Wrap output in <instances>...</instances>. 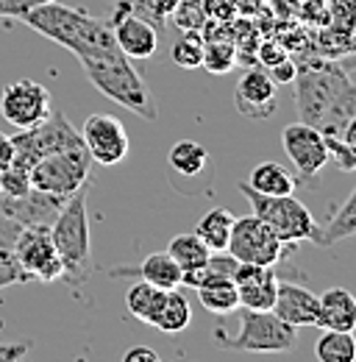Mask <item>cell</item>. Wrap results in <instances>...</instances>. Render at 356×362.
Listing matches in <instances>:
<instances>
[{
    "mask_svg": "<svg viewBox=\"0 0 356 362\" xmlns=\"http://www.w3.org/2000/svg\"><path fill=\"white\" fill-rule=\"evenodd\" d=\"M287 245L290 243H281L265 221H259L256 215H248V218H234V226H231V237H228L225 251L237 262H251V265H267V268H273L284 257Z\"/></svg>",
    "mask_w": 356,
    "mask_h": 362,
    "instance_id": "9c48e42d",
    "label": "cell"
},
{
    "mask_svg": "<svg viewBox=\"0 0 356 362\" xmlns=\"http://www.w3.org/2000/svg\"><path fill=\"white\" fill-rule=\"evenodd\" d=\"M239 192L248 198L254 215L259 221H265L281 243H304V240L314 243L317 221L295 195H262V192L251 189L245 181L239 184Z\"/></svg>",
    "mask_w": 356,
    "mask_h": 362,
    "instance_id": "5b68a950",
    "label": "cell"
},
{
    "mask_svg": "<svg viewBox=\"0 0 356 362\" xmlns=\"http://www.w3.org/2000/svg\"><path fill=\"white\" fill-rule=\"evenodd\" d=\"M206 17L209 20H231L237 14V3L234 0H203Z\"/></svg>",
    "mask_w": 356,
    "mask_h": 362,
    "instance_id": "d590c367",
    "label": "cell"
},
{
    "mask_svg": "<svg viewBox=\"0 0 356 362\" xmlns=\"http://www.w3.org/2000/svg\"><path fill=\"white\" fill-rule=\"evenodd\" d=\"M231 226H234V215H231V209L215 206V209H209V212L198 221L195 234L201 237V243H203L209 251H225L228 237H231Z\"/></svg>",
    "mask_w": 356,
    "mask_h": 362,
    "instance_id": "cb8c5ba5",
    "label": "cell"
},
{
    "mask_svg": "<svg viewBox=\"0 0 356 362\" xmlns=\"http://www.w3.org/2000/svg\"><path fill=\"white\" fill-rule=\"evenodd\" d=\"M320 298V323L317 329L334 332H354L356 329V298L345 287H328Z\"/></svg>",
    "mask_w": 356,
    "mask_h": 362,
    "instance_id": "ac0fdd59",
    "label": "cell"
},
{
    "mask_svg": "<svg viewBox=\"0 0 356 362\" xmlns=\"http://www.w3.org/2000/svg\"><path fill=\"white\" fill-rule=\"evenodd\" d=\"M267 76L273 78L275 87H278V84H290V81L295 78V64H292L290 59H281V62H275L273 67H267Z\"/></svg>",
    "mask_w": 356,
    "mask_h": 362,
    "instance_id": "8d00e7d4",
    "label": "cell"
},
{
    "mask_svg": "<svg viewBox=\"0 0 356 362\" xmlns=\"http://www.w3.org/2000/svg\"><path fill=\"white\" fill-rule=\"evenodd\" d=\"M295 106L301 123L323 136L356 145V90L340 64L309 62L295 67Z\"/></svg>",
    "mask_w": 356,
    "mask_h": 362,
    "instance_id": "6da1fadb",
    "label": "cell"
},
{
    "mask_svg": "<svg viewBox=\"0 0 356 362\" xmlns=\"http://www.w3.org/2000/svg\"><path fill=\"white\" fill-rule=\"evenodd\" d=\"M189 320H192V307H189L186 296H181L178 287L176 290H167L165 304H162L159 315L153 320V326L159 332H165V334H178V332H184L189 326Z\"/></svg>",
    "mask_w": 356,
    "mask_h": 362,
    "instance_id": "484cf974",
    "label": "cell"
},
{
    "mask_svg": "<svg viewBox=\"0 0 356 362\" xmlns=\"http://www.w3.org/2000/svg\"><path fill=\"white\" fill-rule=\"evenodd\" d=\"M234 64H237V47H234V42H222V40H206L203 42V62H201V67H206L212 76H225Z\"/></svg>",
    "mask_w": 356,
    "mask_h": 362,
    "instance_id": "4dcf8cb0",
    "label": "cell"
},
{
    "mask_svg": "<svg viewBox=\"0 0 356 362\" xmlns=\"http://www.w3.org/2000/svg\"><path fill=\"white\" fill-rule=\"evenodd\" d=\"M356 234V189L348 192V198L331 212L328 223L326 226H317V237H314V245L320 248H328L340 240H348Z\"/></svg>",
    "mask_w": 356,
    "mask_h": 362,
    "instance_id": "ffe728a7",
    "label": "cell"
},
{
    "mask_svg": "<svg viewBox=\"0 0 356 362\" xmlns=\"http://www.w3.org/2000/svg\"><path fill=\"white\" fill-rule=\"evenodd\" d=\"M42 3H50V0H0V17L3 20H17V17H23L25 11H31Z\"/></svg>",
    "mask_w": 356,
    "mask_h": 362,
    "instance_id": "e575fe53",
    "label": "cell"
},
{
    "mask_svg": "<svg viewBox=\"0 0 356 362\" xmlns=\"http://www.w3.org/2000/svg\"><path fill=\"white\" fill-rule=\"evenodd\" d=\"M87 195L89 184L76 189L50 223L53 245L61 257V279L73 287H81L92 276V240H89L87 221Z\"/></svg>",
    "mask_w": 356,
    "mask_h": 362,
    "instance_id": "277c9868",
    "label": "cell"
},
{
    "mask_svg": "<svg viewBox=\"0 0 356 362\" xmlns=\"http://www.w3.org/2000/svg\"><path fill=\"white\" fill-rule=\"evenodd\" d=\"M134 273L139 279L150 281L153 287H162V290H176V287H181V268H178L176 259L167 251L148 254L142 259V265H136V268H112L109 276L123 279V276H134Z\"/></svg>",
    "mask_w": 356,
    "mask_h": 362,
    "instance_id": "d6986e66",
    "label": "cell"
},
{
    "mask_svg": "<svg viewBox=\"0 0 356 362\" xmlns=\"http://www.w3.org/2000/svg\"><path fill=\"white\" fill-rule=\"evenodd\" d=\"M234 287H237V298H239L242 310H273L275 290H278V276L267 265L237 262Z\"/></svg>",
    "mask_w": 356,
    "mask_h": 362,
    "instance_id": "2e32d148",
    "label": "cell"
},
{
    "mask_svg": "<svg viewBox=\"0 0 356 362\" xmlns=\"http://www.w3.org/2000/svg\"><path fill=\"white\" fill-rule=\"evenodd\" d=\"M170 20L181 31H203L209 17H206V8H203V0H178Z\"/></svg>",
    "mask_w": 356,
    "mask_h": 362,
    "instance_id": "1f68e13d",
    "label": "cell"
},
{
    "mask_svg": "<svg viewBox=\"0 0 356 362\" xmlns=\"http://www.w3.org/2000/svg\"><path fill=\"white\" fill-rule=\"evenodd\" d=\"M326 139V148L328 153H334V162L343 173H351L356 168V145L351 142H343V139H331V136H323Z\"/></svg>",
    "mask_w": 356,
    "mask_h": 362,
    "instance_id": "d6a6232c",
    "label": "cell"
},
{
    "mask_svg": "<svg viewBox=\"0 0 356 362\" xmlns=\"http://www.w3.org/2000/svg\"><path fill=\"white\" fill-rule=\"evenodd\" d=\"M0 115L14 129H31L50 115V90L31 78L11 81L0 92Z\"/></svg>",
    "mask_w": 356,
    "mask_h": 362,
    "instance_id": "8fae6325",
    "label": "cell"
},
{
    "mask_svg": "<svg viewBox=\"0 0 356 362\" xmlns=\"http://www.w3.org/2000/svg\"><path fill=\"white\" fill-rule=\"evenodd\" d=\"M167 165L181 179H198L209 168V151L195 139H178L167 153Z\"/></svg>",
    "mask_w": 356,
    "mask_h": 362,
    "instance_id": "44dd1931",
    "label": "cell"
},
{
    "mask_svg": "<svg viewBox=\"0 0 356 362\" xmlns=\"http://www.w3.org/2000/svg\"><path fill=\"white\" fill-rule=\"evenodd\" d=\"M195 290H198V301L212 315H231L234 310H239L237 287H234L231 279H215V281H206V284H201Z\"/></svg>",
    "mask_w": 356,
    "mask_h": 362,
    "instance_id": "d4e9b609",
    "label": "cell"
},
{
    "mask_svg": "<svg viewBox=\"0 0 356 362\" xmlns=\"http://www.w3.org/2000/svg\"><path fill=\"white\" fill-rule=\"evenodd\" d=\"M14 162V142L8 134H0V170Z\"/></svg>",
    "mask_w": 356,
    "mask_h": 362,
    "instance_id": "ab89813d",
    "label": "cell"
},
{
    "mask_svg": "<svg viewBox=\"0 0 356 362\" xmlns=\"http://www.w3.org/2000/svg\"><path fill=\"white\" fill-rule=\"evenodd\" d=\"M20 281H28V279L20 271L11 248H0V290L8 287V284H20Z\"/></svg>",
    "mask_w": 356,
    "mask_h": 362,
    "instance_id": "836d02e7",
    "label": "cell"
},
{
    "mask_svg": "<svg viewBox=\"0 0 356 362\" xmlns=\"http://www.w3.org/2000/svg\"><path fill=\"white\" fill-rule=\"evenodd\" d=\"M28 349H31V343H11V346H0V360H20Z\"/></svg>",
    "mask_w": 356,
    "mask_h": 362,
    "instance_id": "60d3db41",
    "label": "cell"
},
{
    "mask_svg": "<svg viewBox=\"0 0 356 362\" xmlns=\"http://www.w3.org/2000/svg\"><path fill=\"white\" fill-rule=\"evenodd\" d=\"M89 165H92V156H89L87 145L56 151V153L42 156L40 162H34V168L28 170V181L34 189H40L44 195L70 198L76 189H81L84 184L92 181Z\"/></svg>",
    "mask_w": 356,
    "mask_h": 362,
    "instance_id": "52a82bcc",
    "label": "cell"
},
{
    "mask_svg": "<svg viewBox=\"0 0 356 362\" xmlns=\"http://www.w3.org/2000/svg\"><path fill=\"white\" fill-rule=\"evenodd\" d=\"M281 59H287V53H284V47L275 45V42H265V45L259 47V62L267 67H273L275 62H281Z\"/></svg>",
    "mask_w": 356,
    "mask_h": 362,
    "instance_id": "74e56055",
    "label": "cell"
},
{
    "mask_svg": "<svg viewBox=\"0 0 356 362\" xmlns=\"http://www.w3.org/2000/svg\"><path fill=\"white\" fill-rule=\"evenodd\" d=\"M17 23L28 25L31 31L42 34L44 40H50L56 45L67 47L76 59L87 56L92 50L114 45L109 20L92 17L87 11L64 6L59 0H50V3H42V6L25 11L23 17H17Z\"/></svg>",
    "mask_w": 356,
    "mask_h": 362,
    "instance_id": "3957f363",
    "label": "cell"
},
{
    "mask_svg": "<svg viewBox=\"0 0 356 362\" xmlns=\"http://www.w3.org/2000/svg\"><path fill=\"white\" fill-rule=\"evenodd\" d=\"M167 254L176 259V265L181 268V273H186V271L203 268L212 251H209V248L201 243V237L192 231V234H178V237H173L170 245H167Z\"/></svg>",
    "mask_w": 356,
    "mask_h": 362,
    "instance_id": "4316f807",
    "label": "cell"
},
{
    "mask_svg": "<svg viewBox=\"0 0 356 362\" xmlns=\"http://www.w3.org/2000/svg\"><path fill=\"white\" fill-rule=\"evenodd\" d=\"M11 142H14V162L11 165H17L23 170H31L34 162H40L47 153L84 145L81 132H76L73 123L61 112H50L42 123H37L31 129H17Z\"/></svg>",
    "mask_w": 356,
    "mask_h": 362,
    "instance_id": "ba28073f",
    "label": "cell"
},
{
    "mask_svg": "<svg viewBox=\"0 0 356 362\" xmlns=\"http://www.w3.org/2000/svg\"><path fill=\"white\" fill-rule=\"evenodd\" d=\"M273 313L281 320H287L290 326H295V329L317 326L320 323V298H317V293H312L309 287H304V284L278 281Z\"/></svg>",
    "mask_w": 356,
    "mask_h": 362,
    "instance_id": "e0dca14e",
    "label": "cell"
},
{
    "mask_svg": "<svg viewBox=\"0 0 356 362\" xmlns=\"http://www.w3.org/2000/svg\"><path fill=\"white\" fill-rule=\"evenodd\" d=\"M165 296H167V290L153 287L150 281L142 279V281H136L131 290L126 293V307H129V313H131L136 320L153 326V320H156L162 304H165Z\"/></svg>",
    "mask_w": 356,
    "mask_h": 362,
    "instance_id": "603a6c76",
    "label": "cell"
},
{
    "mask_svg": "<svg viewBox=\"0 0 356 362\" xmlns=\"http://www.w3.org/2000/svg\"><path fill=\"white\" fill-rule=\"evenodd\" d=\"M109 25H112L117 47L129 59H150V56H156L162 37H159V31L148 20H142V17H136L131 11L114 6L112 17H109Z\"/></svg>",
    "mask_w": 356,
    "mask_h": 362,
    "instance_id": "9a60e30c",
    "label": "cell"
},
{
    "mask_svg": "<svg viewBox=\"0 0 356 362\" xmlns=\"http://www.w3.org/2000/svg\"><path fill=\"white\" fill-rule=\"evenodd\" d=\"M234 106L248 120H270L278 109V90L265 67H251L234 87Z\"/></svg>",
    "mask_w": 356,
    "mask_h": 362,
    "instance_id": "5bb4252c",
    "label": "cell"
},
{
    "mask_svg": "<svg viewBox=\"0 0 356 362\" xmlns=\"http://www.w3.org/2000/svg\"><path fill=\"white\" fill-rule=\"evenodd\" d=\"M203 42L206 37L201 31H181V37L170 47V59L181 70H198L203 62Z\"/></svg>",
    "mask_w": 356,
    "mask_h": 362,
    "instance_id": "f546056e",
    "label": "cell"
},
{
    "mask_svg": "<svg viewBox=\"0 0 356 362\" xmlns=\"http://www.w3.org/2000/svg\"><path fill=\"white\" fill-rule=\"evenodd\" d=\"M295 184H298L295 176L278 162H262L248 176V187L262 195H292Z\"/></svg>",
    "mask_w": 356,
    "mask_h": 362,
    "instance_id": "7402d4cb",
    "label": "cell"
},
{
    "mask_svg": "<svg viewBox=\"0 0 356 362\" xmlns=\"http://www.w3.org/2000/svg\"><path fill=\"white\" fill-rule=\"evenodd\" d=\"M123 362H159V354L148 346H134L123 354Z\"/></svg>",
    "mask_w": 356,
    "mask_h": 362,
    "instance_id": "f35d334b",
    "label": "cell"
},
{
    "mask_svg": "<svg viewBox=\"0 0 356 362\" xmlns=\"http://www.w3.org/2000/svg\"><path fill=\"white\" fill-rule=\"evenodd\" d=\"M11 254L20 265V271L25 273L28 281H56L61 279V257L53 245L50 226L34 223V226H23L17 234Z\"/></svg>",
    "mask_w": 356,
    "mask_h": 362,
    "instance_id": "30bf717a",
    "label": "cell"
},
{
    "mask_svg": "<svg viewBox=\"0 0 356 362\" xmlns=\"http://www.w3.org/2000/svg\"><path fill=\"white\" fill-rule=\"evenodd\" d=\"M220 346L248 354H287L298 349V329L281 320L273 310H242L239 334H220Z\"/></svg>",
    "mask_w": 356,
    "mask_h": 362,
    "instance_id": "8992f818",
    "label": "cell"
},
{
    "mask_svg": "<svg viewBox=\"0 0 356 362\" xmlns=\"http://www.w3.org/2000/svg\"><path fill=\"white\" fill-rule=\"evenodd\" d=\"M176 3L178 0H117L120 8H126V11H131V14H136V17L148 20V23L159 31V37L165 34V28H167V23H170V14H173Z\"/></svg>",
    "mask_w": 356,
    "mask_h": 362,
    "instance_id": "f1b7e54d",
    "label": "cell"
},
{
    "mask_svg": "<svg viewBox=\"0 0 356 362\" xmlns=\"http://www.w3.org/2000/svg\"><path fill=\"white\" fill-rule=\"evenodd\" d=\"M314 357L320 362H354L356 343L354 332H334V329H323L317 346H314Z\"/></svg>",
    "mask_w": 356,
    "mask_h": 362,
    "instance_id": "83f0119b",
    "label": "cell"
},
{
    "mask_svg": "<svg viewBox=\"0 0 356 362\" xmlns=\"http://www.w3.org/2000/svg\"><path fill=\"white\" fill-rule=\"evenodd\" d=\"M81 139L87 145L92 162L97 165H120L126 156H129V148H131V139L126 126L112 117V115H89L87 123H84V132Z\"/></svg>",
    "mask_w": 356,
    "mask_h": 362,
    "instance_id": "7c38bea8",
    "label": "cell"
},
{
    "mask_svg": "<svg viewBox=\"0 0 356 362\" xmlns=\"http://www.w3.org/2000/svg\"><path fill=\"white\" fill-rule=\"evenodd\" d=\"M89 84L109 100L120 103L123 109L134 112L136 117L156 123L159 120V103L156 95L148 87V81L134 70L131 59L117 47V42L100 50H92L78 59Z\"/></svg>",
    "mask_w": 356,
    "mask_h": 362,
    "instance_id": "7a4b0ae2",
    "label": "cell"
},
{
    "mask_svg": "<svg viewBox=\"0 0 356 362\" xmlns=\"http://www.w3.org/2000/svg\"><path fill=\"white\" fill-rule=\"evenodd\" d=\"M281 145L301 179H314L331 159L323 134L309 123H292L281 132Z\"/></svg>",
    "mask_w": 356,
    "mask_h": 362,
    "instance_id": "4fadbf2b",
    "label": "cell"
}]
</instances>
